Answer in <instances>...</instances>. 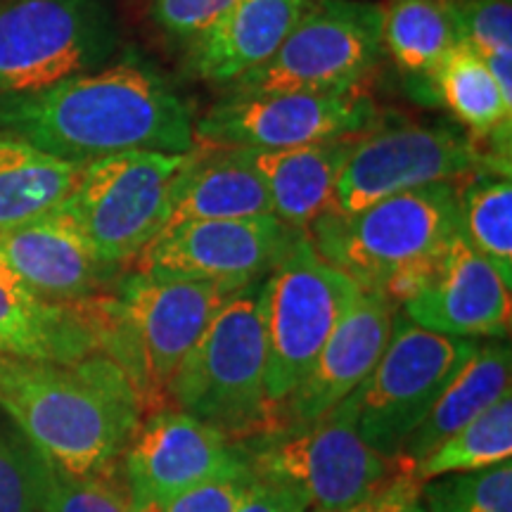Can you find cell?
Masks as SVG:
<instances>
[{"label": "cell", "instance_id": "cell-10", "mask_svg": "<svg viewBox=\"0 0 512 512\" xmlns=\"http://www.w3.org/2000/svg\"><path fill=\"white\" fill-rule=\"evenodd\" d=\"M477 347L479 339L437 335L396 311L380 361L351 392L361 439L384 458H401L408 437Z\"/></svg>", "mask_w": 512, "mask_h": 512}, {"label": "cell", "instance_id": "cell-32", "mask_svg": "<svg viewBox=\"0 0 512 512\" xmlns=\"http://www.w3.org/2000/svg\"><path fill=\"white\" fill-rule=\"evenodd\" d=\"M458 41L479 55L512 53V0H448Z\"/></svg>", "mask_w": 512, "mask_h": 512}, {"label": "cell", "instance_id": "cell-24", "mask_svg": "<svg viewBox=\"0 0 512 512\" xmlns=\"http://www.w3.org/2000/svg\"><path fill=\"white\" fill-rule=\"evenodd\" d=\"M83 166L0 133V230L41 219L67 202Z\"/></svg>", "mask_w": 512, "mask_h": 512}, {"label": "cell", "instance_id": "cell-15", "mask_svg": "<svg viewBox=\"0 0 512 512\" xmlns=\"http://www.w3.org/2000/svg\"><path fill=\"white\" fill-rule=\"evenodd\" d=\"M124 456L131 512L150 510L249 465L245 446L178 408H159L140 422Z\"/></svg>", "mask_w": 512, "mask_h": 512}, {"label": "cell", "instance_id": "cell-27", "mask_svg": "<svg viewBox=\"0 0 512 512\" xmlns=\"http://www.w3.org/2000/svg\"><path fill=\"white\" fill-rule=\"evenodd\" d=\"M465 240L512 287V183L510 176L477 174L458 185Z\"/></svg>", "mask_w": 512, "mask_h": 512}, {"label": "cell", "instance_id": "cell-1", "mask_svg": "<svg viewBox=\"0 0 512 512\" xmlns=\"http://www.w3.org/2000/svg\"><path fill=\"white\" fill-rule=\"evenodd\" d=\"M0 133L67 162L119 152L188 155L195 114L181 93L138 62H117L43 91L0 98Z\"/></svg>", "mask_w": 512, "mask_h": 512}, {"label": "cell", "instance_id": "cell-19", "mask_svg": "<svg viewBox=\"0 0 512 512\" xmlns=\"http://www.w3.org/2000/svg\"><path fill=\"white\" fill-rule=\"evenodd\" d=\"M313 0H235L226 15L185 48L192 79L228 88L283 46Z\"/></svg>", "mask_w": 512, "mask_h": 512}, {"label": "cell", "instance_id": "cell-2", "mask_svg": "<svg viewBox=\"0 0 512 512\" xmlns=\"http://www.w3.org/2000/svg\"><path fill=\"white\" fill-rule=\"evenodd\" d=\"M0 408L41 458L74 477L114 472L143 422V403L100 351L74 363L0 351Z\"/></svg>", "mask_w": 512, "mask_h": 512}, {"label": "cell", "instance_id": "cell-33", "mask_svg": "<svg viewBox=\"0 0 512 512\" xmlns=\"http://www.w3.org/2000/svg\"><path fill=\"white\" fill-rule=\"evenodd\" d=\"M235 0H150V19L183 50L202 38L226 15Z\"/></svg>", "mask_w": 512, "mask_h": 512}, {"label": "cell", "instance_id": "cell-28", "mask_svg": "<svg viewBox=\"0 0 512 512\" xmlns=\"http://www.w3.org/2000/svg\"><path fill=\"white\" fill-rule=\"evenodd\" d=\"M512 458V392L503 394L494 406L460 427L446 441L413 465L411 475L418 482L472 472Z\"/></svg>", "mask_w": 512, "mask_h": 512}, {"label": "cell", "instance_id": "cell-17", "mask_svg": "<svg viewBox=\"0 0 512 512\" xmlns=\"http://www.w3.org/2000/svg\"><path fill=\"white\" fill-rule=\"evenodd\" d=\"M396 311L399 309L380 292H358L302 382L278 411L273 432L309 427L347 399L380 361L392 337Z\"/></svg>", "mask_w": 512, "mask_h": 512}, {"label": "cell", "instance_id": "cell-26", "mask_svg": "<svg viewBox=\"0 0 512 512\" xmlns=\"http://www.w3.org/2000/svg\"><path fill=\"white\" fill-rule=\"evenodd\" d=\"M384 55L408 81L430 86L448 50L458 43L448 0H387L382 3Z\"/></svg>", "mask_w": 512, "mask_h": 512}, {"label": "cell", "instance_id": "cell-36", "mask_svg": "<svg viewBox=\"0 0 512 512\" xmlns=\"http://www.w3.org/2000/svg\"><path fill=\"white\" fill-rule=\"evenodd\" d=\"M235 512H309V505L304 503V498L294 491L285 489V486L268 484V482H256L242 505Z\"/></svg>", "mask_w": 512, "mask_h": 512}, {"label": "cell", "instance_id": "cell-16", "mask_svg": "<svg viewBox=\"0 0 512 512\" xmlns=\"http://www.w3.org/2000/svg\"><path fill=\"white\" fill-rule=\"evenodd\" d=\"M399 311L437 335L505 339L512 311L510 285L460 230L434 259L425 285Z\"/></svg>", "mask_w": 512, "mask_h": 512}, {"label": "cell", "instance_id": "cell-6", "mask_svg": "<svg viewBox=\"0 0 512 512\" xmlns=\"http://www.w3.org/2000/svg\"><path fill=\"white\" fill-rule=\"evenodd\" d=\"M361 292L349 275L330 266L304 228L259 283L266 339V396L273 413L290 399L339 318Z\"/></svg>", "mask_w": 512, "mask_h": 512}, {"label": "cell", "instance_id": "cell-13", "mask_svg": "<svg viewBox=\"0 0 512 512\" xmlns=\"http://www.w3.org/2000/svg\"><path fill=\"white\" fill-rule=\"evenodd\" d=\"M380 119L375 100L349 93H226L195 121L200 145L278 152L358 136Z\"/></svg>", "mask_w": 512, "mask_h": 512}, {"label": "cell", "instance_id": "cell-22", "mask_svg": "<svg viewBox=\"0 0 512 512\" xmlns=\"http://www.w3.org/2000/svg\"><path fill=\"white\" fill-rule=\"evenodd\" d=\"M356 136L325 140L294 150H245L271 197L273 214L292 228H309L335 209L337 181Z\"/></svg>", "mask_w": 512, "mask_h": 512}, {"label": "cell", "instance_id": "cell-29", "mask_svg": "<svg viewBox=\"0 0 512 512\" xmlns=\"http://www.w3.org/2000/svg\"><path fill=\"white\" fill-rule=\"evenodd\" d=\"M420 494L427 512H512V460L434 477Z\"/></svg>", "mask_w": 512, "mask_h": 512}, {"label": "cell", "instance_id": "cell-5", "mask_svg": "<svg viewBox=\"0 0 512 512\" xmlns=\"http://www.w3.org/2000/svg\"><path fill=\"white\" fill-rule=\"evenodd\" d=\"M259 283L240 287L221 304L166 389L178 411L230 439L273 432Z\"/></svg>", "mask_w": 512, "mask_h": 512}, {"label": "cell", "instance_id": "cell-18", "mask_svg": "<svg viewBox=\"0 0 512 512\" xmlns=\"http://www.w3.org/2000/svg\"><path fill=\"white\" fill-rule=\"evenodd\" d=\"M0 256L36 294L79 304L117 283L121 268L100 261L60 207L24 226L0 230Z\"/></svg>", "mask_w": 512, "mask_h": 512}, {"label": "cell", "instance_id": "cell-14", "mask_svg": "<svg viewBox=\"0 0 512 512\" xmlns=\"http://www.w3.org/2000/svg\"><path fill=\"white\" fill-rule=\"evenodd\" d=\"M297 230L275 214L178 223L147 242L136 256V271L240 290L266 278Z\"/></svg>", "mask_w": 512, "mask_h": 512}, {"label": "cell", "instance_id": "cell-23", "mask_svg": "<svg viewBox=\"0 0 512 512\" xmlns=\"http://www.w3.org/2000/svg\"><path fill=\"white\" fill-rule=\"evenodd\" d=\"M512 356L510 344L503 339L496 342H479L475 354L467 358L460 373L448 382L432 411L420 422V427L408 437L401 458L420 463L427 453H432L441 441L456 434L460 427L482 415L510 392Z\"/></svg>", "mask_w": 512, "mask_h": 512}, {"label": "cell", "instance_id": "cell-7", "mask_svg": "<svg viewBox=\"0 0 512 512\" xmlns=\"http://www.w3.org/2000/svg\"><path fill=\"white\" fill-rule=\"evenodd\" d=\"M380 121V119H377ZM375 124L358 133L337 181L339 214L434 183H463L477 174L510 176V157L498 155L451 124Z\"/></svg>", "mask_w": 512, "mask_h": 512}, {"label": "cell", "instance_id": "cell-12", "mask_svg": "<svg viewBox=\"0 0 512 512\" xmlns=\"http://www.w3.org/2000/svg\"><path fill=\"white\" fill-rule=\"evenodd\" d=\"M188 155L119 152L93 159L60 211L100 261L121 268L164 228L171 188Z\"/></svg>", "mask_w": 512, "mask_h": 512}, {"label": "cell", "instance_id": "cell-4", "mask_svg": "<svg viewBox=\"0 0 512 512\" xmlns=\"http://www.w3.org/2000/svg\"><path fill=\"white\" fill-rule=\"evenodd\" d=\"M233 292L202 280L133 271L76 306L91 325L98 351L124 370L145 411L166 396L183 358Z\"/></svg>", "mask_w": 512, "mask_h": 512}, {"label": "cell", "instance_id": "cell-25", "mask_svg": "<svg viewBox=\"0 0 512 512\" xmlns=\"http://www.w3.org/2000/svg\"><path fill=\"white\" fill-rule=\"evenodd\" d=\"M432 91L472 138L510 157L512 102L503 98L482 55L458 41L434 74Z\"/></svg>", "mask_w": 512, "mask_h": 512}, {"label": "cell", "instance_id": "cell-11", "mask_svg": "<svg viewBox=\"0 0 512 512\" xmlns=\"http://www.w3.org/2000/svg\"><path fill=\"white\" fill-rule=\"evenodd\" d=\"M382 57V3L313 0L278 53L226 93H349Z\"/></svg>", "mask_w": 512, "mask_h": 512}, {"label": "cell", "instance_id": "cell-34", "mask_svg": "<svg viewBox=\"0 0 512 512\" xmlns=\"http://www.w3.org/2000/svg\"><path fill=\"white\" fill-rule=\"evenodd\" d=\"M256 482L259 479L247 465L238 472H230V475L209 479V482L143 512H235L252 494Z\"/></svg>", "mask_w": 512, "mask_h": 512}, {"label": "cell", "instance_id": "cell-20", "mask_svg": "<svg viewBox=\"0 0 512 512\" xmlns=\"http://www.w3.org/2000/svg\"><path fill=\"white\" fill-rule=\"evenodd\" d=\"M266 214H273L271 197L245 150L197 143L171 188L164 228Z\"/></svg>", "mask_w": 512, "mask_h": 512}, {"label": "cell", "instance_id": "cell-8", "mask_svg": "<svg viewBox=\"0 0 512 512\" xmlns=\"http://www.w3.org/2000/svg\"><path fill=\"white\" fill-rule=\"evenodd\" d=\"M119 46L107 0H0V98L107 67Z\"/></svg>", "mask_w": 512, "mask_h": 512}, {"label": "cell", "instance_id": "cell-37", "mask_svg": "<svg viewBox=\"0 0 512 512\" xmlns=\"http://www.w3.org/2000/svg\"><path fill=\"white\" fill-rule=\"evenodd\" d=\"M486 67H489L491 76H494L496 86L501 88L503 98L512 102V53H496V55H482Z\"/></svg>", "mask_w": 512, "mask_h": 512}, {"label": "cell", "instance_id": "cell-21", "mask_svg": "<svg viewBox=\"0 0 512 512\" xmlns=\"http://www.w3.org/2000/svg\"><path fill=\"white\" fill-rule=\"evenodd\" d=\"M0 351L74 363L95 354L98 344L79 306L43 299L0 256Z\"/></svg>", "mask_w": 512, "mask_h": 512}, {"label": "cell", "instance_id": "cell-9", "mask_svg": "<svg viewBox=\"0 0 512 512\" xmlns=\"http://www.w3.org/2000/svg\"><path fill=\"white\" fill-rule=\"evenodd\" d=\"M245 451L256 479L294 491L313 512H347L392 477V460L356 430L351 394L313 425L261 434Z\"/></svg>", "mask_w": 512, "mask_h": 512}, {"label": "cell", "instance_id": "cell-35", "mask_svg": "<svg viewBox=\"0 0 512 512\" xmlns=\"http://www.w3.org/2000/svg\"><path fill=\"white\" fill-rule=\"evenodd\" d=\"M420 491L418 479L411 472H403L399 477H389L347 512H427Z\"/></svg>", "mask_w": 512, "mask_h": 512}, {"label": "cell", "instance_id": "cell-31", "mask_svg": "<svg viewBox=\"0 0 512 512\" xmlns=\"http://www.w3.org/2000/svg\"><path fill=\"white\" fill-rule=\"evenodd\" d=\"M41 456L0 420V512H41Z\"/></svg>", "mask_w": 512, "mask_h": 512}, {"label": "cell", "instance_id": "cell-30", "mask_svg": "<svg viewBox=\"0 0 512 512\" xmlns=\"http://www.w3.org/2000/svg\"><path fill=\"white\" fill-rule=\"evenodd\" d=\"M38 475L41 512H131L126 486L114 479V472L74 477L41 458Z\"/></svg>", "mask_w": 512, "mask_h": 512}, {"label": "cell", "instance_id": "cell-3", "mask_svg": "<svg viewBox=\"0 0 512 512\" xmlns=\"http://www.w3.org/2000/svg\"><path fill=\"white\" fill-rule=\"evenodd\" d=\"M458 185L396 192L351 214L328 211L306 233L330 266L399 309L425 285L441 249L463 230Z\"/></svg>", "mask_w": 512, "mask_h": 512}]
</instances>
